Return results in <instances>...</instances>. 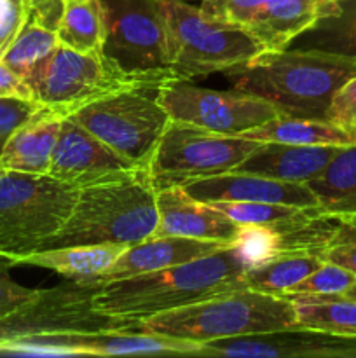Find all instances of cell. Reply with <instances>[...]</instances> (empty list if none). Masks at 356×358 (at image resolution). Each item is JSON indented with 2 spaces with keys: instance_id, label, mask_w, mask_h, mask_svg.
<instances>
[{
  "instance_id": "obj_1",
  "label": "cell",
  "mask_w": 356,
  "mask_h": 358,
  "mask_svg": "<svg viewBox=\"0 0 356 358\" xmlns=\"http://www.w3.org/2000/svg\"><path fill=\"white\" fill-rule=\"evenodd\" d=\"M223 73L232 90L265 100L281 115L327 121L335 93L356 76V58L285 48L260 52Z\"/></svg>"
},
{
  "instance_id": "obj_2",
  "label": "cell",
  "mask_w": 356,
  "mask_h": 358,
  "mask_svg": "<svg viewBox=\"0 0 356 358\" xmlns=\"http://www.w3.org/2000/svg\"><path fill=\"white\" fill-rule=\"evenodd\" d=\"M250 264L234 243L215 254L131 278L101 283L93 297L98 311L121 320L140 322L215 294L241 289Z\"/></svg>"
},
{
  "instance_id": "obj_3",
  "label": "cell",
  "mask_w": 356,
  "mask_h": 358,
  "mask_svg": "<svg viewBox=\"0 0 356 358\" xmlns=\"http://www.w3.org/2000/svg\"><path fill=\"white\" fill-rule=\"evenodd\" d=\"M156 194L147 168L82 185L65 226L42 248L135 245L147 240L157 227Z\"/></svg>"
},
{
  "instance_id": "obj_4",
  "label": "cell",
  "mask_w": 356,
  "mask_h": 358,
  "mask_svg": "<svg viewBox=\"0 0 356 358\" xmlns=\"http://www.w3.org/2000/svg\"><path fill=\"white\" fill-rule=\"evenodd\" d=\"M295 325V306L286 297L269 296L251 289H234L140 320L133 329L202 345Z\"/></svg>"
},
{
  "instance_id": "obj_5",
  "label": "cell",
  "mask_w": 356,
  "mask_h": 358,
  "mask_svg": "<svg viewBox=\"0 0 356 358\" xmlns=\"http://www.w3.org/2000/svg\"><path fill=\"white\" fill-rule=\"evenodd\" d=\"M166 24L168 72L191 80L248 63L265 49L244 28L220 23L184 0H159Z\"/></svg>"
},
{
  "instance_id": "obj_6",
  "label": "cell",
  "mask_w": 356,
  "mask_h": 358,
  "mask_svg": "<svg viewBox=\"0 0 356 358\" xmlns=\"http://www.w3.org/2000/svg\"><path fill=\"white\" fill-rule=\"evenodd\" d=\"M79 187L51 175L6 171L0 178V257L40 250L68 220Z\"/></svg>"
},
{
  "instance_id": "obj_7",
  "label": "cell",
  "mask_w": 356,
  "mask_h": 358,
  "mask_svg": "<svg viewBox=\"0 0 356 358\" xmlns=\"http://www.w3.org/2000/svg\"><path fill=\"white\" fill-rule=\"evenodd\" d=\"M164 83H143L84 105L68 115L136 168H147L171 121L161 103Z\"/></svg>"
},
{
  "instance_id": "obj_8",
  "label": "cell",
  "mask_w": 356,
  "mask_h": 358,
  "mask_svg": "<svg viewBox=\"0 0 356 358\" xmlns=\"http://www.w3.org/2000/svg\"><path fill=\"white\" fill-rule=\"evenodd\" d=\"M168 80L131 76L117 69L103 52H82L58 44L44 62L31 70L24 83L30 86L38 105L68 117L84 105L124 87Z\"/></svg>"
},
{
  "instance_id": "obj_9",
  "label": "cell",
  "mask_w": 356,
  "mask_h": 358,
  "mask_svg": "<svg viewBox=\"0 0 356 358\" xmlns=\"http://www.w3.org/2000/svg\"><path fill=\"white\" fill-rule=\"evenodd\" d=\"M101 282L61 283L52 289H37L30 299L0 317V345L47 334L100 332L133 329L136 322L121 320L98 311L93 297Z\"/></svg>"
},
{
  "instance_id": "obj_10",
  "label": "cell",
  "mask_w": 356,
  "mask_h": 358,
  "mask_svg": "<svg viewBox=\"0 0 356 358\" xmlns=\"http://www.w3.org/2000/svg\"><path fill=\"white\" fill-rule=\"evenodd\" d=\"M257 145L253 140L220 135L171 119L147 170L157 191L232 171Z\"/></svg>"
},
{
  "instance_id": "obj_11",
  "label": "cell",
  "mask_w": 356,
  "mask_h": 358,
  "mask_svg": "<svg viewBox=\"0 0 356 358\" xmlns=\"http://www.w3.org/2000/svg\"><path fill=\"white\" fill-rule=\"evenodd\" d=\"M101 52L131 76L173 79L168 72L166 24L159 0H100Z\"/></svg>"
},
{
  "instance_id": "obj_12",
  "label": "cell",
  "mask_w": 356,
  "mask_h": 358,
  "mask_svg": "<svg viewBox=\"0 0 356 358\" xmlns=\"http://www.w3.org/2000/svg\"><path fill=\"white\" fill-rule=\"evenodd\" d=\"M159 98L175 121L229 136H241L281 115L278 108L257 96L236 90H206L185 79L164 83Z\"/></svg>"
},
{
  "instance_id": "obj_13",
  "label": "cell",
  "mask_w": 356,
  "mask_h": 358,
  "mask_svg": "<svg viewBox=\"0 0 356 358\" xmlns=\"http://www.w3.org/2000/svg\"><path fill=\"white\" fill-rule=\"evenodd\" d=\"M129 170H136L135 164L72 119H63L47 175L82 187Z\"/></svg>"
},
{
  "instance_id": "obj_14",
  "label": "cell",
  "mask_w": 356,
  "mask_h": 358,
  "mask_svg": "<svg viewBox=\"0 0 356 358\" xmlns=\"http://www.w3.org/2000/svg\"><path fill=\"white\" fill-rule=\"evenodd\" d=\"M180 187L188 196L202 203L255 201L316 208V198L307 184L283 182L255 173L225 171L212 177L188 180Z\"/></svg>"
},
{
  "instance_id": "obj_15",
  "label": "cell",
  "mask_w": 356,
  "mask_h": 358,
  "mask_svg": "<svg viewBox=\"0 0 356 358\" xmlns=\"http://www.w3.org/2000/svg\"><path fill=\"white\" fill-rule=\"evenodd\" d=\"M157 227L154 236H181L234 243L241 224L188 196L180 185L157 189Z\"/></svg>"
},
{
  "instance_id": "obj_16",
  "label": "cell",
  "mask_w": 356,
  "mask_h": 358,
  "mask_svg": "<svg viewBox=\"0 0 356 358\" xmlns=\"http://www.w3.org/2000/svg\"><path fill=\"white\" fill-rule=\"evenodd\" d=\"M65 357L198 355L201 345L185 339L150 334L136 329L56 334Z\"/></svg>"
},
{
  "instance_id": "obj_17",
  "label": "cell",
  "mask_w": 356,
  "mask_h": 358,
  "mask_svg": "<svg viewBox=\"0 0 356 358\" xmlns=\"http://www.w3.org/2000/svg\"><path fill=\"white\" fill-rule=\"evenodd\" d=\"M339 10L341 2L335 0H269L244 30L265 51H281L318 21Z\"/></svg>"
},
{
  "instance_id": "obj_18",
  "label": "cell",
  "mask_w": 356,
  "mask_h": 358,
  "mask_svg": "<svg viewBox=\"0 0 356 358\" xmlns=\"http://www.w3.org/2000/svg\"><path fill=\"white\" fill-rule=\"evenodd\" d=\"M230 243L194 240L181 236H150L147 240L129 245L117 261L100 276L101 283L131 278L145 273L173 268L205 255L215 254Z\"/></svg>"
},
{
  "instance_id": "obj_19",
  "label": "cell",
  "mask_w": 356,
  "mask_h": 358,
  "mask_svg": "<svg viewBox=\"0 0 356 358\" xmlns=\"http://www.w3.org/2000/svg\"><path fill=\"white\" fill-rule=\"evenodd\" d=\"M337 145H292L258 142V145L232 171L255 173L283 182L307 184L337 152Z\"/></svg>"
},
{
  "instance_id": "obj_20",
  "label": "cell",
  "mask_w": 356,
  "mask_h": 358,
  "mask_svg": "<svg viewBox=\"0 0 356 358\" xmlns=\"http://www.w3.org/2000/svg\"><path fill=\"white\" fill-rule=\"evenodd\" d=\"M63 119L42 107L10 135L0 150V164L7 171L47 175Z\"/></svg>"
},
{
  "instance_id": "obj_21",
  "label": "cell",
  "mask_w": 356,
  "mask_h": 358,
  "mask_svg": "<svg viewBox=\"0 0 356 358\" xmlns=\"http://www.w3.org/2000/svg\"><path fill=\"white\" fill-rule=\"evenodd\" d=\"M129 245H75V247L42 248L24 255L7 259L13 266H35L51 269L72 282H93L117 261Z\"/></svg>"
},
{
  "instance_id": "obj_22",
  "label": "cell",
  "mask_w": 356,
  "mask_h": 358,
  "mask_svg": "<svg viewBox=\"0 0 356 358\" xmlns=\"http://www.w3.org/2000/svg\"><path fill=\"white\" fill-rule=\"evenodd\" d=\"M321 215H356V143L339 147L327 166L307 182Z\"/></svg>"
},
{
  "instance_id": "obj_23",
  "label": "cell",
  "mask_w": 356,
  "mask_h": 358,
  "mask_svg": "<svg viewBox=\"0 0 356 358\" xmlns=\"http://www.w3.org/2000/svg\"><path fill=\"white\" fill-rule=\"evenodd\" d=\"M323 264L316 252L286 250L271 261L246 269L241 275V289L285 297L293 285Z\"/></svg>"
},
{
  "instance_id": "obj_24",
  "label": "cell",
  "mask_w": 356,
  "mask_h": 358,
  "mask_svg": "<svg viewBox=\"0 0 356 358\" xmlns=\"http://www.w3.org/2000/svg\"><path fill=\"white\" fill-rule=\"evenodd\" d=\"M241 138L253 142H278L292 145H351L356 140L341 128L328 121L300 119L278 115L250 131L243 133Z\"/></svg>"
},
{
  "instance_id": "obj_25",
  "label": "cell",
  "mask_w": 356,
  "mask_h": 358,
  "mask_svg": "<svg viewBox=\"0 0 356 358\" xmlns=\"http://www.w3.org/2000/svg\"><path fill=\"white\" fill-rule=\"evenodd\" d=\"M59 44L82 52H101L105 38L100 0H63L56 28Z\"/></svg>"
},
{
  "instance_id": "obj_26",
  "label": "cell",
  "mask_w": 356,
  "mask_h": 358,
  "mask_svg": "<svg viewBox=\"0 0 356 358\" xmlns=\"http://www.w3.org/2000/svg\"><path fill=\"white\" fill-rule=\"evenodd\" d=\"M295 306L297 325L356 338V301L334 296L288 297Z\"/></svg>"
},
{
  "instance_id": "obj_27",
  "label": "cell",
  "mask_w": 356,
  "mask_h": 358,
  "mask_svg": "<svg viewBox=\"0 0 356 358\" xmlns=\"http://www.w3.org/2000/svg\"><path fill=\"white\" fill-rule=\"evenodd\" d=\"M218 210L241 226H269L281 233L304 226L320 217L318 208H299V206L278 205V203L255 201H213L206 203Z\"/></svg>"
},
{
  "instance_id": "obj_28",
  "label": "cell",
  "mask_w": 356,
  "mask_h": 358,
  "mask_svg": "<svg viewBox=\"0 0 356 358\" xmlns=\"http://www.w3.org/2000/svg\"><path fill=\"white\" fill-rule=\"evenodd\" d=\"M288 48L314 49L356 58V0L349 3L341 2V10L335 16L318 21Z\"/></svg>"
},
{
  "instance_id": "obj_29",
  "label": "cell",
  "mask_w": 356,
  "mask_h": 358,
  "mask_svg": "<svg viewBox=\"0 0 356 358\" xmlns=\"http://www.w3.org/2000/svg\"><path fill=\"white\" fill-rule=\"evenodd\" d=\"M58 44L59 41L54 30L42 27L30 17L0 59L17 76L27 79L31 70L44 62Z\"/></svg>"
},
{
  "instance_id": "obj_30",
  "label": "cell",
  "mask_w": 356,
  "mask_h": 358,
  "mask_svg": "<svg viewBox=\"0 0 356 358\" xmlns=\"http://www.w3.org/2000/svg\"><path fill=\"white\" fill-rule=\"evenodd\" d=\"M356 283L355 273L341 268L332 262H325L318 269H314L311 275L300 280L297 285H293L285 297L297 296H334V294H344Z\"/></svg>"
},
{
  "instance_id": "obj_31",
  "label": "cell",
  "mask_w": 356,
  "mask_h": 358,
  "mask_svg": "<svg viewBox=\"0 0 356 358\" xmlns=\"http://www.w3.org/2000/svg\"><path fill=\"white\" fill-rule=\"evenodd\" d=\"M234 245L244 255L250 268L264 264L285 252L281 231L269 226H241Z\"/></svg>"
},
{
  "instance_id": "obj_32",
  "label": "cell",
  "mask_w": 356,
  "mask_h": 358,
  "mask_svg": "<svg viewBox=\"0 0 356 358\" xmlns=\"http://www.w3.org/2000/svg\"><path fill=\"white\" fill-rule=\"evenodd\" d=\"M269 0H202V13L220 23L244 28Z\"/></svg>"
},
{
  "instance_id": "obj_33",
  "label": "cell",
  "mask_w": 356,
  "mask_h": 358,
  "mask_svg": "<svg viewBox=\"0 0 356 358\" xmlns=\"http://www.w3.org/2000/svg\"><path fill=\"white\" fill-rule=\"evenodd\" d=\"M327 121L356 140V76L346 80L327 110Z\"/></svg>"
},
{
  "instance_id": "obj_34",
  "label": "cell",
  "mask_w": 356,
  "mask_h": 358,
  "mask_svg": "<svg viewBox=\"0 0 356 358\" xmlns=\"http://www.w3.org/2000/svg\"><path fill=\"white\" fill-rule=\"evenodd\" d=\"M42 108L37 101L0 96V150L14 131Z\"/></svg>"
},
{
  "instance_id": "obj_35",
  "label": "cell",
  "mask_w": 356,
  "mask_h": 358,
  "mask_svg": "<svg viewBox=\"0 0 356 358\" xmlns=\"http://www.w3.org/2000/svg\"><path fill=\"white\" fill-rule=\"evenodd\" d=\"M30 0H0V56L30 20Z\"/></svg>"
},
{
  "instance_id": "obj_36",
  "label": "cell",
  "mask_w": 356,
  "mask_h": 358,
  "mask_svg": "<svg viewBox=\"0 0 356 358\" xmlns=\"http://www.w3.org/2000/svg\"><path fill=\"white\" fill-rule=\"evenodd\" d=\"M10 264L3 257H0V317L10 313L17 306L30 299L37 289H28L21 283L14 282L9 275Z\"/></svg>"
},
{
  "instance_id": "obj_37",
  "label": "cell",
  "mask_w": 356,
  "mask_h": 358,
  "mask_svg": "<svg viewBox=\"0 0 356 358\" xmlns=\"http://www.w3.org/2000/svg\"><path fill=\"white\" fill-rule=\"evenodd\" d=\"M316 254L321 261L337 264L356 275V240H334Z\"/></svg>"
},
{
  "instance_id": "obj_38",
  "label": "cell",
  "mask_w": 356,
  "mask_h": 358,
  "mask_svg": "<svg viewBox=\"0 0 356 358\" xmlns=\"http://www.w3.org/2000/svg\"><path fill=\"white\" fill-rule=\"evenodd\" d=\"M0 96L35 101L34 93H31L30 86L24 83L23 77H20L14 70H10L2 59H0Z\"/></svg>"
},
{
  "instance_id": "obj_39",
  "label": "cell",
  "mask_w": 356,
  "mask_h": 358,
  "mask_svg": "<svg viewBox=\"0 0 356 358\" xmlns=\"http://www.w3.org/2000/svg\"><path fill=\"white\" fill-rule=\"evenodd\" d=\"M341 229H339L335 240H356V215L339 219Z\"/></svg>"
},
{
  "instance_id": "obj_40",
  "label": "cell",
  "mask_w": 356,
  "mask_h": 358,
  "mask_svg": "<svg viewBox=\"0 0 356 358\" xmlns=\"http://www.w3.org/2000/svg\"><path fill=\"white\" fill-rule=\"evenodd\" d=\"M337 296H342V297H348V299H355L356 301V283L351 287V289L346 290L344 294H337Z\"/></svg>"
},
{
  "instance_id": "obj_41",
  "label": "cell",
  "mask_w": 356,
  "mask_h": 358,
  "mask_svg": "<svg viewBox=\"0 0 356 358\" xmlns=\"http://www.w3.org/2000/svg\"><path fill=\"white\" fill-rule=\"evenodd\" d=\"M6 171H7V170H6V168H3V166H2V164H0V178H2V177H3V175H6Z\"/></svg>"
},
{
  "instance_id": "obj_42",
  "label": "cell",
  "mask_w": 356,
  "mask_h": 358,
  "mask_svg": "<svg viewBox=\"0 0 356 358\" xmlns=\"http://www.w3.org/2000/svg\"><path fill=\"white\" fill-rule=\"evenodd\" d=\"M335 2H342V0H335Z\"/></svg>"
},
{
  "instance_id": "obj_43",
  "label": "cell",
  "mask_w": 356,
  "mask_h": 358,
  "mask_svg": "<svg viewBox=\"0 0 356 358\" xmlns=\"http://www.w3.org/2000/svg\"><path fill=\"white\" fill-rule=\"evenodd\" d=\"M201 2H202V0H201Z\"/></svg>"
}]
</instances>
